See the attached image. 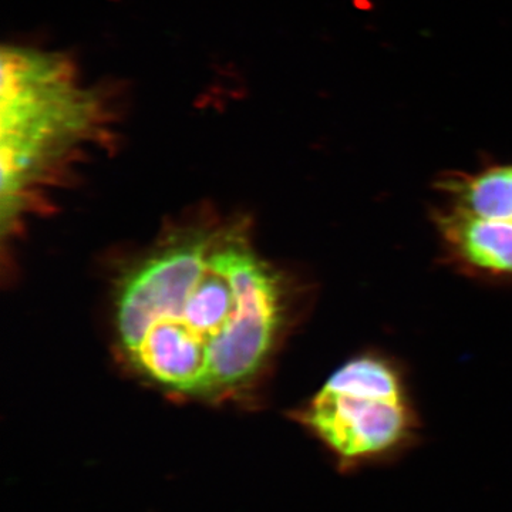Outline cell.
<instances>
[{
    "label": "cell",
    "mask_w": 512,
    "mask_h": 512,
    "mask_svg": "<svg viewBox=\"0 0 512 512\" xmlns=\"http://www.w3.org/2000/svg\"><path fill=\"white\" fill-rule=\"evenodd\" d=\"M281 276L238 228L177 239L131 269L116 299L124 356L151 382L191 396L247 384L284 326Z\"/></svg>",
    "instance_id": "cell-1"
},
{
    "label": "cell",
    "mask_w": 512,
    "mask_h": 512,
    "mask_svg": "<svg viewBox=\"0 0 512 512\" xmlns=\"http://www.w3.org/2000/svg\"><path fill=\"white\" fill-rule=\"evenodd\" d=\"M0 76L3 220H12L30 188L99 134L109 103L59 52L3 46Z\"/></svg>",
    "instance_id": "cell-2"
},
{
    "label": "cell",
    "mask_w": 512,
    "mask_h": 512,
    "mask_svg": "<svg viewBox=\"0 0 512 512\" xmlns=\"http://www.w3.org/2000/svg\"><path fill=\"white\" fill-rule=\"evenodd\" d=\"M340 473L390 466L421 437L409 377L387 353H356L323 382L298 412Z\"/></svg>",
    "instance_id": "cell-3"
},
{
    "label": "cell",
    "mask_w": 512,
    "mask_h": 512,
    "mask_svg": "<svg viewBox=\"0 0 512 512\" xmlns=\"http://www.w3.org/2000/svg\"><path fill=\"white\" fill-rule=\"evenodd\" d=\"M431 211L444 259L468 276L512 279V160L450 171Z\"/></svg>",
    "instance_id": "cell-4"
}]
</instances>
